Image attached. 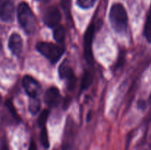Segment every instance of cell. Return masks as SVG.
<instances>
[{
  "label": "cell",
  "instance_id": "8fae6325",
  "mask_svg": "<svg viewBox=\"0 0 151 150\" xmlns=\"http://www.w3.org/2000/svg\"><path fill=\"white\" fill-rule=\"evenodd\" d=\"M53 36L58 43H62L65 38V29L61 25H58L53 29Z\"/></svg>",
  "mask_w": 151,
  "mask_h": 150
},
{
  "label": "cell",
  "instance_id": "52a82bcc",
  "mask_svg": "<svg viewBox=\"0 0 151 150\" xmlns=\"http://www.w3.org/2000/svg\"><path fill=\"white\" fill-rule=\"evenodd\" d=\"M61 20V14L60 10L55 6L47 7L43 15V21L44 24L50 27H55L60 24Z\"/></svg>",
  "mask_w": 151,
  "mask_h": 150
},
{
  "label": "cell",
  "instance_id": "30bf717a",
  "mask_svg": "<svg viewBox=\"0 0 151 150\" xmlns=\"http://www.w3.org/2000/svg\"><path fill=\"white\" fill-rule=\"evenodd\" d=\"M8 47L13 54L20 55L23 49V41L19 34L13 32L9 38Z\"/></svg>",
  "mask_w": 151,
  "mask_h": 150
},
{
  "label": "cell",
  "instance_id": "ac0fdd59",
  "mask_svg": "<svg viewBox=\"0 0 151 150\" xmlns=\"http://www.w3.org/2000/svg\"><path fill=\"white\" fill-rule=\"evenodd\" d=\"M97 0H78V6L83 9H88L93 7Z\"/></svg>",
  "mask_w": 151,
  "mask_h": 150
},
{
  "label": "cell",
  "instance_id": "7402d4cb",
  "mask_svg": "<svg viewBox=\"0 0 151 150\" xmlns=\"http://www.w3.org/2000/svg\"><path fill=\"white\" fill-rule=\"evenodd\" d=\"M0 150H9L8 146H7V144L5 142H3L1 144V147H0Z\"/></svg>",
  "mask_w": 151,
  "mask_h": 150
},
{
  "label": "cell",
  "instance_id": "9a60e30c",
  "mask_svg": "<svg viewBox=\"0 0 151 150\" xmlns=\"http://www.w3.org/2000/svg\"><path fill=\"white\" fill-rule=\"evenodd\" d=\"M41 141L42 145L45 147L46 149H48L50 147V141H49V136H48V132L46 128V126H42L41 131Z\"/></svg>",
  "mask_w": 151,
  "mask_h": 150
},
{
  "label": "cell",
  "instance_id": "6da1fadb",
  "mask_svg": "<svg viewBox=\"0 0 151 150\" xmlns=\"http://www.w3.org/2000/svg\"><path fill=\"white\" fill-rule=\"evenodd\" d=\"M19 24L27 35H32L36 29L37 21L33 12L26 2H21L17 8Z\"/></svg>",
  "mask_w": 151,
  "mask_h": 150
},
{
  "label": "cell",
  "instance_id": "7c38bea8",
  "mask_svg": "<svg viewBox=\"0 0 151 150\" xmlns=\"http://www.w3.org/2000/svg\"><path fill=\"white\" fill-rule=\"evenodd\" d=\"M41 108V102L38 98H30L29 103V110L32 114L35 115Z\"/></svg>",
  "mask_w": 151,
  "mask_h": 150
},
{
  "label": "cell",
  "instance_id": "44dd1931",
  "mask_svg": "<svg viewBox=\"0 0 151 150\" xmlns=\"http://www.w3.org/2000/svg\"><path fill=\"white\" fill-rule=\"evenodd\" d=\"M62 150H72V147L70 144H63Z\"/></svg>",
  "mask_w": 151,
  "mask_h": 150
},
{
  "label": "cell",
  "instance_id": "e0dca14e",
  "mask_svg": "<svg viewBox=\"0 0 151 150\" xmlns=\"http://www.w3.org/2000/svg\"><path fill=\"white\" fill-rule=\"evenodd\" d=\"M49 115H50V110H44L41 113L39 118H38V125L40 126H44L46 124V122H47V119H48Z\"/></svg>",
  "mask_w": 151,
  "mask_h": 150
},
{
  "label": "cell",
  "instance_id": "2e32d148",
  "mask_svg": "<svg viewBox=\"0 0 151 150\" xmlns=\"http://www.w3.org/2000/svg\"><path fill=\"white\" fill-rule=\"evenodd\" d=\"M61 7L63 8L66 17H71V7H72V0H61Z\"/></svg>",
  "mask_w": 151,
  "mask_h": 150
},
{
  "label": "cell",
  "instance_id": "d4e9b609",
  "mask_svg": "<svg viewBox=\"0 0 151 150\" xmlns=\"http://www.w3.org/2000/svg\"><path fill=\"white\" fill-rule=\"evenodd\" d=\"M1 101H2V98H1V94H0V105H1Z\"/></svg>",
  "mask_w": 151,
  "mask_h": 150
},
{
  "label": "cell",
  "instance_id": "d6986e66",
  "mask_svg": "<svg viewBox=\"0 0 151 150\" xmlns=\"http://www.w3.org/2000/svg\"><path fill=\"white\" fill-rule=\"evenodd\" d=\"M6 106H7V107L8 108V110H10V113H11V115L13 116V117H14V119H16V120H19V115H18L17 112H16V109H15L14 106H13L11 101H6Z\"/></svg>",
  "mask_w": 151,
  "mask_h": 150
},
{
  "label": "cell",
  "instance_id": "603a6c76",
  "mask_svg": "<svg viewBox=\"0 0 151 150\" xmlns=\"http://www.w3.org/2000/svg\"><path fill=\"white\" fill-rule=\"evenodd\" d=\"M1 51H2V43H1V39H0V56H1Z\"/></svg>",
  "mask_w": 151,
  "mask_h": 150
},
{
  "label": "cell",
  "instance_id": "ba28073f",
  "mask_svg": "<svg viewBox=\"0 0 151 150\" xmlns=\"http://www.w3.org/2000/svg\"><path fill=\"white\" fill-rule=\"evenodd\" d=\"M15 7L11 0H0V20L12 22L14 19Z\"/></svg>",
  "mask_w": 151,
  "mask_h": 150
},
{
  "label": "cell",
  "instance_id": "277c9868",
  "mask_svg": "<svg viewBox=\"0 0 151 150\" xmlns=\"http://www.w3.org/2000/svg\"><path fill=\"white\" fill-rule=\"evenodd\" d=\"M58 73L60 77L62 79H64V80L66 81L69 90L73 89L75 86V84H76L77 79L75 77L74 71L72 70V67L69 66L67 60H64L60 65Z\"/></svg>",
  "mask_w": 151,
  "mask_h": 150
},
{
  "label": "cell",
  "instance_id": "5b68a950",
  "mask_svg": "<svg viewBox=\"0 0 151 150\" xmlns=\"http://www.w3.org/2000/svg\"><path fill=\"white\" fill-rule=\"evenodd\" d=\"M94 35V24H90L87 27L83 38V49L84 57L88 63H91L93 61L92 53V44L93 38Z\"/></svg>",
  "mask_w": 151,
  "mask_h": 150
},
{
  "label": "cell",
  "instance_id": "4316f807",
  "mask_svg": "<svg viewBox=\"0 0 151 150\" xmlns=\"http://www.w3.org/2000/svg\"><path fill=\"white\" fill-rule=\"evenodd\" d=\"M150 10H151V7H150Z\"/></svg>",
  "mask_w": 151,
  "mask_h": 150
},
{
  "label": "cell",
  "instance_id": "4fadbf2b",
  "mask_svg": "<svg viewBox=\"0 0 151 150\" xmlns=\"http://www.w3.org/2000/svg\"><path fill=\"white\" fill-rule=\"evenodd\" d=\"M92 79L93 76L91 72L88 71H86L84 73L83 76L82 83H81V90L83 91V90L88 88L91 84V82H92Z\"/></svg>",
  "mask_w": 151,
  "mask_h": 150
},
{
  "label": "cell",
  "instance_id": "5bb4252c",
  "mask_svg": "<svg viewBox=\"0 0 151 150\" xmlns=\"http://www.w3.org/2000/svg\"><path fill=\"white\" fill-rule=\"evenodd\" d=\"M144 34L146 39L148 42H151V10H150L148 16L147 17L145 24Z\"/></svg>",
  "mask_w": 151,
  "mask_h": 150
},
{
  "label": "cell",
  "instance_id": "484cf974",
  "mask_svg": "<svg viewBox=\"0 0 151 150\" xmlns=\"http://www.w3.org/2000/svg\"><path fill=\"white\" fill-rule=\"evenodd\" d=\"M150 101H151V95H150Z\"/></svg>",
  "mask_w": 151,
  "mask_h": 150
},
{
  "label": "cell",
  "instance_id": "8992f818",
  "mask_svg": "<svg viewBox=\"0 0 151 150\" xmlns=\"http://www.w3.org/2000/svg\"><path fill=\"white\" fill-rule=\"evenodd\" d=\"M22 85L30 98H38L41 91V86L36 79L29 75H26L22 79Z\"/></svg>",
  "mask_w": 151,
  "mask_h": 150
},
{
  "label": "cell",
  "instance_id": "9c48e42d",
  "mask_svg": "<svg viewBox=\"0 0 151 150\" xmlns=\"http://www.w3.org/2000/svg\"><path fill=\"white\" fill-rule=\"evenodd\" d=\"M61 100L60 91L56 87H51L44 94V102L50 107H55L60 104Z\"/></svg>",
  "mask_w": 151,
  "mask_h": 150
},
{
  "label": "cell",
  "instance_id": "ffe728a7",
  "mask_svg": "<svg viewBox=\"0 0 151 150\" xmlns=\"http://www.w3.org/2000/svg\"><path fill=\"white\" fill-rule=\"evenodd\" d=\"M28 150H37L36 144L35 143V141H31L30 144H29V149H28Z\"/></svg>",
  "mask_w": 151,
  "mask_h": 150
},
{
  "label": "cell",
  "instance_id": "7a4b0ae2",
  "mask_svg": "<svg viewBox=\"0 0 151 150\" xmlns=\"http://www.w3.org/2000/svg\"><path fill=\"white\" fill-rule=\"evenodd\" d=\"M111 24L114 31L118 33H124L128 28V14L124 6L116 3L111 6L109 13Z\"/></svg>",
  "mask_w": 151,
  "mask_h": 150
},
{
  "label": "cell",
  "instance_id": "3957f363",
  "mask_svg": "<svg viewBox=\"0 0 151 150\" xmlns=\"http://www.w3.org/2000/svg\"><path fill=\"white\" fill-rule=\"evenodd\" d=\"M36 49L52 64L57 63L64 53V49L63 47L49 42L38 43Z\"/></svg>",
  "mask_w": 151,
  "mask_h": 150
},
{
  "label": "cell",
  "instance_id": "cb8c5ba5",
  "mask_svg": "<svg viewBox=\"0 0 151 150\" xmlns=\"http://www.w3.org/2000/svg\"><path fill=\"white\" fill-rule=\"evenodd\" d=\"M37 1H40V2H43V3H47L50 1V0H37Z\"/></svg>",
  "mask_w": 151,
  "mask_h": 150
}]
</instances>
